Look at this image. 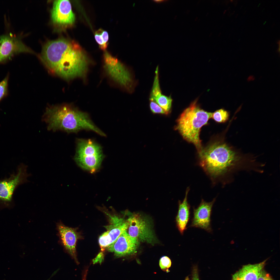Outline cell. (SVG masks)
Instances as JSON below:
<instances>
[{"label":"cell","instance_id":"1","mask_svg":"<svg viewBox=\"0 0 280 280\" xmlns=\"http://www.w3.org/2000/svg\"><path fill=\"white\" fill-rule=\"evenodd\" d=\"M76 43L64 38L47 42L40 58L50 72L66 80L86 77L90 62Z\"/></svg>","mask_w":280,"mask_h":280},{"label":"cell","instance_id":"2","mask_svg":"<svg viewBox=\"0 0 280 280\" xmlns=\"http://www.w3.org/2000/svg\"><path fill=\"white\" fill-rule=\"evenodd\" d=\"M42 120L48 130L61 131L68 133H77L82 130H91L104 136L105 134L93 123L87 113L73 106L63 104L47 108Z\"/></svg>","mask_w":280,"mask_h":280},{"label":"cell","instance_id":"3","mask_svg":"<svg viewBox=\"0 0 280 280\" xmlns=\"http://www.w3.org/2000/svg\"><path fill=\"white\" fill-rule=\"evenodd\" d=\"M198 152L201 166L213 177L225 173L238 158L236 153L230 147L220 142H215L202 148Z\"/></svg>","mask_w":280,"mask_h":280},{"label":"cell","instance_id":"4","mask_svg":"<svg viewBox=\"0 0 280 280\" xmlns=\"http://www.w3.org/2000/svg\"><path fill=\"white\" fill-rule=\"evenodd\" d=\"M212 114L200 108L196 100L184 110L177 120L175 129L185 139L195 145L198 152L202 148L199 137L201 128L207 123Z\"/></svg>","mask_w":280,"mask_h":280},{"label":"cell","instance_id":"5","mask_svg":"<svg viewBox=\"0 0 280 280\" xmlns=\"http://www.w3.org/2000/svg\"><path fill=\"white\" fill-rule=\"evenodd\" d=\"M104 69L109 78L127 91L133 92L136 83L130 71L107 52L104 53Z\"/></svg>","mask_w":280,"mask_h":280},{"label":"cell","instance_id":"6","mask_svg":"<svg viewBox=\"0 0 280 280\" xmlns=\"http://www.w3.org/2000/svg\"><path fill=\"white\" fill-rule=\"evenodd\" d=\"M127 220L128 226L127 232L131 237L138 241L152 244L156 243V238L147 220L141 216L135 214L131 216Z\"/></svg>","mask_w":280,"mask_h":280},{"label":"cell","instance_id":"7","mask_svg":"<svg viewBox=\"0 0 280 280\" xmlns=\"http://www.w3.org/2000/svg\"><path fill=\"white\" fill-rule=\"evenodd\" d=\"M22 53L34 52L23 43L19 37L11 33L0 36V63Z\"/></svg>","mask_w":280,"mask_h":280},{"label":"cell","instance_id":"8","mask_svg":"<svg viewBox=\"0 0 280 280\" xmlns=\"http://www.w3.org/2000/svg\"><path fill=\"white\" fill-rule=\"evenodd\" d=\"M51 17L53 23L62 26L72 25L75 17L70 1L67 0L55 1L51 11Z\"/></svg>","mask_w":280,"mask_h":280},{"label":"cell","instance_id":"9","mask_svg":"<svg viewBox=\"0 0 280 280\" xmlns=\"http://www.w3.org/2000/svg\"><path fill=\"white\" fill-rule=\"evenodd\" d=\"M57 227L60 243L65 250L78 264L76 246L80 237L79 233L75 229L65 226L61 222L57 223Z\"/></svg>","mask_w":280,"mask_h":280},{"label":"cell","instance_id":"10","mask_svg":"<svg viewBox=\"0 0 280 280\" xmlns=\"http://www.w3.org/2000/svg\"><path fill=\"white\" fill-rule=\"evenodd\" d=\"M126 230L106 248L108 251L114 253L116 257L131 255L135 253L137 249L139 241L131 237Z\"/></svg>","mask_w":280,"mask_h":280},{"label":"cell","instance_id":"11","mask_svg":"<svg viewBox=\"0 0 280 280\" xmlns=\"http://www.w3.org/2000/svg\"><path fill=\"white\" fill-rule=\"evenodd\" d=\"M113 220L111 225L107 228V231L99 237V242L102 251L114 242L128 228L127 220L125 221L122 218H116Z\"/></svg>","mask_w":280,"mask_h":280},{"label":"cell","instance_id":"12","mask_svg":"<svg viewBox=\"0 0 280 280\" xmlns=\"http://www.w3.org/2000/svg\"><path fill=\"white\" fill-rule=\"evenodd\" d=\"M215 201L214 199L212 201L207 202L202 200L198 207L194 209V216L191 226L201 228L209 232H211L210 216Z\"/></svg>","mask_w":280,"mask_h":280},{"label":"cell","instance_id":"13","mask_svg":"<svg viewBox=\"0 0 280 280\" xmlns=\"http://www.w3.org/2000/svg\"><path fill=\"white\" fill-rule=\"evenodd\" d=\"M29 176L30 174L26 172V166L23 165L19 169L16 176L8 180L0 181V199L5 201H10L16 186L27 181V178Z\"/></svg>","mask_w":280,"mask_h":280},{"label":"cell","instance_id":"14","mask_svg":"<svg viewBox=\"0 0 280 280\" xmlns=\"http://www.w3.org/2000/svg\"><path fill=\"white\" fill-rule=\"evenodd\" d=\"M101 146L90 139H77L74 157L91 158L103 156Z\"/></svg>","mask_w":280,"mask_h":280},{"label":"cell","instance_id":"15","mask_svg":"<svg viewBox=\"0 0 280 280\" xmlns=\"http://www.w3.org/2000/svg\"><path fill=\"white\" fill-rule=\"evenodd\" d=\"M158 66L155 71L153 86L149 96L150 101L156 102L168 114L171 110L172 99L171 96L163 94L160 86L159 75Z\"/></svg>","mask_w":280,"mask_h":280},{"label":"cell","instance_id":"16","mask_svg":"<svg viewBox=\"0 0 280 280\" xmlns=\"http://www.w3.org/2000/svg\"><path fill=\"white\" fill-rule=\"evenodd\" d=\"M266 260L254 264L243 266L233 274L231 280H257L263 270Z\"/></svg>","mask_w":280,"mask_h":280},{"label":"cell","instance_id":"17","mask_svg":"<svg viewBox=\"0 0 280 280\" xmlns=\"http://www.w3.org/2000/svg\"><path fill=\"white\" fill-rule=\"evenodd\" d=\"M189 188L187 187L186 191L185 197L182 202L179 201L178 213L176 218L177 225L180 232L183 234L186 229L188 221L190 215V206L187 201L188 193Z\"/></svg>","mask_w":280,"mask_h":280},{"label":"cell","instance_id":"18","mask_svg":"<svg viewBox=\"0 0 280 280\" xmlns=\"http://www.w3.org/2000/svg\"><path fill=\"white\" fill-rule=\"evenodd\" d=\"M95 38L100 48L102 50H105L108 46L109 39L107 32L101 29H99L95 32Z\"/></svg>","mask_w":280,"mask_h":280},{"label":"cell","instance_id":"19","mask_svg":"<svg viewBox=\"0 0 280 280\" xmlns=\"http://www.w3.org/2000/svg\"><path fill=\"white\" fill-rule=\"evenodd\" d=\"M229 117V112L223 109H221L213 113L212 118L217 122L222 123L227 121Z\"/></svg>","mask_w":280,"mask_h":280},{"label":"cell","instance_id":"20","mask_svg":"<svg viewBox=\"0 0 280 280\" xmlns=\"http://www.w3.org/2000/svg\"><path fill=\"white\" fill-rule=\"evenodd\" d=\"M150 101V108L152 113L154 114H168L156 102L152 101Z\"/></svg>","mask_w":280,"mask_h":280},{"label":"cell","instance_id":"21","mask_svg":"<svg viewBox=\"0 0 280 280\" xmlns=\"http://www.w3.org/2000/svg\"><path fill=\"white\" fill-rule=\"evenodd\" d=\"M171 264L170 259L166 256L162 257L160 259L159 265L161 269L164 271H167L171 267Z\"/></svg>","mask_w":280,"mask_h":280},{"label":"cell","instance_id":"22","mask_svg":"<svg viewBox=\"0 0 280 280\" xmlns=\"http://www.w3.org/2000/svg\"><path fill=\"white\" fill-rule=\"evenodd\" d=\"M8 80L6 77L0 83V101L7 94Z\"/></svg>","mask_w":280,"mask_h":280},{"label":"cell","instance_id":"23","mask_svg":"<svg viewBox=\"0 0 280 280\" xmlns=\"http://www.w3.org/2000/svg\"><path fill=\"white\" fill-rule=\"evenodd\" d=\"M263 270L261 271L257 280H274L269 274Z\"/></svg>","mask_w":280,"mask_h":280},{"label":"cell","instance_id":"24","mask_svg":"<svg viewBox=\"0 0 280 280\" xmlns=\"http://www.w3.org/2000/svg\"><path fill=\"white\" fill-rule=\"evenodd\" d=\"M192 274V280H200L198 268L197 266L193 267Z\"/></svg>","mask_w":280,"mask_h":280},{"label":"cell","instance_id":"25","mask_svg":"<svg viewBox=\"0 0 280 280\" xmlns=\"http://www.w3.org/2000/svg\"><path fill=\"white\" fill-rule=\"evenodd\" d=\"M153 1H154L155 2H156V3H160L163 2H164L165 1H166L163 0H155Z\"/></svg>","mask_w":280,"mask_h":280},{"label":"cell","instance_id":"26","mask_svg":"<svg viewBox=\"0 0 280 280\" xmlns=\"http://www.w3.org/2000/svg\"><path fill=\"white\" fill-rule=\"evenodd\" d=\"M189 279L188 276L186 277L185 279V280H189Z\"/></svg>","mask_w":280,"mask_h":280}]
</instances>
